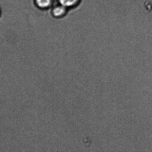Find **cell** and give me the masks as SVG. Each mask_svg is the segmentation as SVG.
<instances>
[{"label":"cell","mask_w":152,"mask_h":152,"mask_svg":"<svg viewBox=\"0 0 152 152\" xmlns=\"http://www.w3.org/2000/svg\"><path fill=\"white\" fill-rule=\"evenodd\" d=\"M58 1L59 4L69 9L77 5L79 2L80 0H58Z\"/></svg>","instance_id":"3957f363"},{"label":"cell","mask_w":152,"mask_h":152,"mask_svg":"<svg viewBox=\"0 0 152 152\" xmlns=\"http://www.w3.org/2000/svg\"><path fill=\"white\" fill-rule=\"evenodd\" d=\"M125 10H126V8H125ZM125 13H126V12H125Z\"/></svg>","instance_id":"277c9868"},{"label":"cell","mask_w":152,"mask_h":152,"mask_svg":"<svg viewBox=\"0 0 152 152\" xmlns=\"http://www.w3.org/2000/svg\"><path fill=\"white\" fill-rule=\"evenodd\" d=\"M51 12L52 15L55 18H60L65 15L68 9L61 4L52 6Z\"/></svg>","instance_id":"7a4b0ae2"},{"label":"cell","mask_w":152,"mask_h":152,"mask_svg":"<svg viewBox=\"0 0 152 152\" xmlns=\"http://www.w3.org/2000/svg\"><path fill=\"white\" fill-rule=\"evenodd\" d=\"M34 2L37 6L42 9H48L59 4L58 0H34Z\"/></svg>","instance_id":"6da1fadb"}]
</instances>
